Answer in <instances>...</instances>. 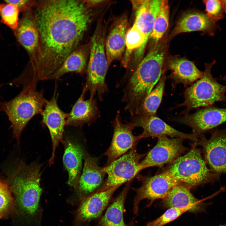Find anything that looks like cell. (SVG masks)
Listing matches in <instances>:
<instances>
[{"label":"cell","mask_w":226,"mask_h":226,"mask_svg":"<svg viewBox=\"0 0 226 226\" xmlns=\"http://www.w3.org/2000/svg\"><path fill=\"white\" fill-rule=\"evenodd\" d=\"M132 180L127 182L122 191L107 209L97 226H129L123 220L124 205Z\"/></svg>","instance_id":"26"},{"label":"cell","mask_w":226,"mask_h":226,"mask_svg":"<svg viewBox=\"0 0 226 226\" xmlns=\"http://www.w3.org/2000/svg\"><path fill=\"white\" fill-rule=\"evenodd\" d=\"M4 1L6 3L16 5L20 11L23 12L30 9L35 3H33V1L26 0H5Z\"/></svg>","instance_id":"35"},{"label":"cell","mask_w":226,"mask_h":226,"mask_svg":"<svg viewBox=\"0 0 226 226\" xmlns=\"http://www.w3.org/2000/svg\"><path fill=\"white\" fill-rule=\"evenodd\" d=\"M113 134L111 144L104 155L107 157L105 166L125 154L134 147L141 139L139 135L135 136L132 130L135 127L132 123L124 124L119 115L113 121Z\"/></svg>","instance_id":"12"},{"label":"cell","mask_w":226,"mask_h":226,"mask_svg":"<svg viewBox=\"0 0 226 226\" xmlns=\"http://www.w3.org/2000/svg\"><path fill=\"white\" fill-rule=\"evenodd\" d=\"M166 170L180 183L191 186L211 181L217 175L208 168L195 146L171 163Z\"/></svg>","instance_id":"7"},{"label":"cell","mask_w":226,"mask_h":226,"mask_svg":"<svg viewBox=\"0 0 226 226\" xmlns=\"http://www.w3.org/2000/svg\"><path fill=\"white\" fill-rule=\"evenodd\" d=\"M33 6L39 43L28 71L31 79L38 82L48 79L77 48L93 14L86 1H40Z\"/></svg>","instance_id":"1"},{"label":"cell","mask_w":226,"mask_h":226,"mask_svg":"<svg viewBox=\"0 0 226 226\" xmlns=\"http://www.w3.org/2000/svg\"><path fill=\"white\" fill-rule=\"evenodd\" d=\"M65 146L63 161L68 174V183L76 186L81 176L84 152L79 144L72 141H67Z\"/></svg>","instance_id":"25"},{"label":"cell","mask_w":226,"mask_h":226,"mask_svg":"<svg viewBox=\"0 0 226 226\" xmlns=\"http://www.w3.org/2000/svg\"><path fill=\"white\" fill-rule=\"evenodd\" d=\"M166 80V78L163 73L156 87L142 102L135 116L146 117L155 116L161 102Z\"/></svg>","instance_id":"28"},{"label":"cell","mask_w":226,"mask_h":226,"mask_svg":"<svg viewBox=\"0 0 226 226\" xmlns=\"http://www.w3.org/2000/svg\"><path fill=\"white\" fill-rule=\"evenodd\" d=\"M187 211H190L189 208H170L158 218L148 222L147 226H163Z\"/></svg>","instance_id":"32"},{"label":"cell","mask_w":226,"mask_h":226,"mask_svg":"<svg viewBox=\"0 0 226 226\" xmlns=\"http://www.w3.org/2000/svg\"><path fill=\"white\" fill-rule=\"evenodd\" d=\"M222 79L223 81H226V74L222 78Z\"/></svg>","instance_id":"38"},{"label":"cell","mask_w":226,"mask_h":226,"mask_svg":"<svg viewBox=\"0 0 226 226\" xmlns=\"http://www.w3.org/2000/svg\"><path fill=\"white\" fill-rule=\"evenodd\" d=\"M157 138L156 145L140 162L143 169L151 167H161L171 163L186 150L181 139L166 136Z\"/></svg>","instance_id":"10"},{"label":"cell","mask_w":226,"mask_h":226,"mask_svg":"<svg viewBox=\"0 0 226 226\" xmlns=\"http://www.w3.org/2000/svg\"><path fill=\"white\" fill-rule=\"evenodd\" d=\"M215 62L214 60L205 63L202 77L185 90L184 101L175 107H186L180 115L186 116L192 109L211 107L217 102L226 100V85L219 83L211 73V69Z\"/></svg>","instance_id":"5"},{"label":"cell","mask_w":226,"mask_h":226,"mask_svg":"<svg viewBox=\"0 0 226 226\" xmlns=\"http://www.w3.org/2000/svg\"><path fill=\"white\" fill-rule=\"evenodd\" d=\"M128 25L125 16L118 18L107 37L105 50L109 66L113 61L121 59L124 53Z\"/></svg>","instance_id":"20"},{"label":"cell","mask_w":226,"mask_h":226,"mask_svg":"<svg viewBox=\"0 0 226 226\" xmlns=\"http://www.w3.org/2000/svg\"><path fill=\"white\" fill-rule=\"evenodd\" d=\"M163 203L169 208H188L191 212L203 210L205 207L204 204L192 195L186 186L180 183L173 188L164 199Z\"/></svg>","instance_id":"24"},{"label":"cell","mask_w":226,"mask_h":226,"mask_svg":"<svg viewBox=\"0 0 226 226\" xmlns=\"http://www.w3.org/2000/svg\"><path fill=\"white\" fill-rule=\"evenodd\" d=\"M162 0H146L132 1L135 10L134 24L145 36L143 45L135 51L134 60L137 62L142 59L145 47L152 33L156 16Z\"/></svg>","instance_id":"11"},{"label":"cell","mask_w":226,"mask_h":226,"mask_svg":"<svg viewBox=\"0 0 226 226\" xmlns=\"http://www.w3.org/2000/svg\"><path fill=\"white\" fill-rule=\"evenodd\" d=\"M164 52L157 44L142 59L128 79L123 91L125 109L133 116L145 97L158 82L163 73Z\"/></svg>","instance_id":"2"},{"label":"cell","mask_w":226,"mask_h":226,"mask_svg":"<svg viewBox=\"0 0 226 226\" xmlns=\"http://www.w3.org/2000/svg\"><path fill=\"white\" fill-rule=\"evenodd\" d=\"M4 183L2 181H1L0 180V187L4 185Z\"/></svg>","instance_id":"39"},{"label":"cell","mask_w":226,"mask_h":226,"mask_svg":"<svg viewBox=\"0 0 226 226\" xmlns=\"http://www.w3.org/2000/svg\"><path fill=\"white\" fill-rule=\"evenodd\" d=\"M144 154L137 153L133 148L127 153L117 159L109 165L102 168L108 175L106 180L94 192L104 191L127 182L135 177L143 169L140 159Z\"/></svg>","instance_id":"8"},{"label":"cell","mask_w":226,"mask_h":226,"mask_svg":"<svg viewBox=\"0 0 226 226\" xmlns=\"http://www.w3.org/2000/svg\"><path fill=\"white\" fill-rule=\"evenodd\" d=\"M131 122L135 127H139L143 129V132L139 135L141 139L166 136L183 140L187 139L196 142L198 141L194 133L189 134L179 131L156 116L146 117L133 116Z\"/></svg>","instance_id":"16"},{"label":"cell","mask_w":226,"mask_h":226,"mask_svg":"<svg viewBox=\"0 0 226 226\" xmlns=\"http://www.w3.org/2000/svg\"><path fill=\"white\" fill-rule=\"evenodd\" d=\"M168 67L171 70L168 78L173 81L174 86L182 83L191 85L200 78L203 72L200 71L192 62L183 58H173L168 62Z\"/></svg>","instance_id":"22"},{"label":"cell","mask_w":226,"mask_h":226,"mask_svg":"<svg viewBox=\"0 0 226 226\" xmlns=\"http://www.w3.org/2000/svg\"><path fill=\"white\" fill-rule=\"evenodd\" d=\"M206 14L200 12L187 13L179 21L172 33L174 36L180 33L195 31L206 32L210 35H214L217 29Z\"/></svg>","instance_id":"23"},{"label":"cell","mask_w":226,"mask_h":226,"mask_svg":"<svg viewBox=\"0 0 226 226\" xmlns=\"http://www.w3.org/2000/svg\"><path fill=\"white\" fill-rule=\"evenodd\" d=\"M198 143L203 147L211 170L216 174H226V131L216 130L209 138L202 137Z\"/></svg>","instance_id":"14"},{"label":"cell","mask_w":226,"mask_h":226,"mask_svg":"<svg viewBox=\"0 0 226 226\" xmlns=\"http://www.w3.org/2000/svg\"><path fill=\"white\" fill-rule=\"evenodd\" d=\"M218 226H226V223L220 225Z\"/></svg>","instance_id":"40"},{"label":"cell","mask_w":226,"mask_h":226,"mask_svg":"<svg viewBox=\"0 0 226 226\" xmlns=\"http://www.w3.org/2000/svg\"><path fill=\"white\" fill-rule=\"evenodd\" d=\"M11 193L6 183L0 187V219L8 213L13 204Z\"/></svg>","instance_id":"34"},{"label":"cell","mask_w":226,"mask_h":226,"mask_svg":"<svg viewBox=\"0 0 226 226\" xmlns=\"http://www.w3.org/2000/svg\"><path fill=\"white\" fill-rule=\"evenodd\" d=\"M224 13L226 14V0H222Z\"/></svg>","instance_id":"37"},{"label":"cell","mask_w":226,"mask_h":226,"mask_svg":"<svg viewBox=\"0 0 226 226\" xmlns=\"http://www.w3.org/2000/svg\"><path fill=\"white\" fill-rule=\"evenodd\" d=\"M85 50L83 48H77L65 58L61 67L48 80H56L68 73L74 72L82 74L87 66Z\"/></svg>","instance_id":"27"},{"label":"cell","mask_w":226,"mask_h":226,"mask_svg":"<svg viewBox=\"0 0 226 226\" xmlns=\"http://www.w3.org/2000/svg\"><path fill=\"white\" fill-rule=\"evenodd\" d=\"M87 92L83 87L82 94L67 113L65 126H81L84 124H91L100 116L96 101L94 98L85 100Z\"/></svg>","instance_id":"19"},{"label":"cell","mask_w":226,"mask_h":226,"mask_svg":"<svg viewBox=\"0 0 226 226\" xmlns=\"http://www.w3.org/2000/svg\"><path fill=\"white\" fill-rule=\"evenodd\" d=\"M109 66L104 46V30L100 24L95 29L91 41L90 52L84 86L90 98L97 94L100 100L108 91L105 78Z\"/></svg>","instance_id":"6"},{"label":"cell","mask_w":226,"mask_h":226,"mask_svg":"<svg viewBox=\"0 0 226 226\" xmlns=\"http://www.w3.org/2000/svg\"><path fill=\"white\" fill-rule=\"evenodd\" d=\"M169 7L167 0H162L155 18L150 37L156 43L160 40L168 28Z\"/></svg>","instance_id":"30"},{"label":"cell","mask_w":226,"mask_h":226,"mask_svg":"<svg viewBox=\"0 0 226 226\" xmlns=\"http://www.w3.org/2000/svg\"><path fill=\"white\" fill-rule=\"evenodd\" d=\"M145 41L144 35L133 24L128 30L126 35L125 50L121 60V64L123 67L128 68L133 51L140 48Z\"/></svg>","instance_id":"29"},{"label":"cell","mask_w":226,"mask_h":226,"mask_svg":"<svg viewBox=\"0 0 226 226\" xmlns=\"http://www.w3.org/2000/svg\"><path fill=\"white\" fill-rule=\"evenodd\" d=\"M142 181L141 186L135 189L136 193L133 202L135 214L137 213L142 200L146 199L153 202L157 199H164L174 187L180 183L166 170L154 176L143 178Z\"/></svg>","instance_id":"9"},{"label":"cell","mask_w":226,"mask_h":226,"mask_svg":"<svg viewBox=\"0 0 226 226\" xmlns=\"http://www.w3.org/2000/svg\"><path fill=\"white\" fill-rule=\"evenodd\" d=\"M24 12L14 30V34L19 43L30 56L32 62L35 58L38 47L39 33L32 12L30 9Z\"/></svg>","instance_id":"17"},{"label":"cell","mask_w":226,"mask_h":226,"mask_svg":"<svg viewBox=\"0 0 226 226\" xmlns=\"http://www.w3.org/2000/svg\"><path fill=\"white\" fill-rule=\"evenodd\" d=\"M36 85L24 84L22 90L15 97L8 101H0V110L8 116L13 136L18 143L29 121L35 115L41 114L48 101L44 96V90H37Z\"/></svg>","instance_id":"4"},{"label":"cell","mask_w":226,"mask_h":226,"mask_svg":"<svg viewBox=\"0 0 226 226\" xmlns=\"http://www.w3.org/2000/svg\"><path fill=\"white\" fill-rule=\"evenodd\" d=\"M20 11L15 5L6 3L0 4V16L2 22L14 30L18 24Z\"/></svg>","instance_id":"31"},{"label":"cell","mask_w":226,"mask_h":226,"mask_svg":"<svg viewBox=\"0 0 226 226\" xmlns=\"http://www.w3.org/2000/svg\"><path fill=\"white\" fill-rule=\"evenodd\" d=\"M93 193L82 202L78 210L77 219L81 223L88 224L98 217L107 206L112 195L119 187Z\"/></svg>","instance_id":"18"},{"label":"cell","mask_w":226,"mask_h":226,"mask_svg":"<svg viewBox=\"0 0 226 226\" xmlns=\"http://www.w3.org/2000/svg\"><path fill=\"white\" fill-rule=\"evenodd\" d=\"M203 2L206 14L212 22L215 24L223 18L224 11L222 0H204Z\"/></svg>","instance_id":"33"},{"label":"cell","mask_w":226,"mask_h":226,"mask_svg":"<svg viewBox=\"0 0 226 226\" xmlns=\"http://www.w3.org/2000/svg\"><path fill=\"white\" fill-rule=\"evenodd\" d=\"M41 165H27L20 161L9 173L7 184L20 208L30 215L37 210L42 190L40 182Z\"/></svg>","instance_id":"3"},{"label":"cell","mask_w":226,"mask_h":226,"mask_svg":"<svg viewBox=\"0 0 226 226\" xmlns=\"http://www.w3.org/2000/svg\"><path fill=\"white\" fill-rule=\"evenodd\" d=\"M87 3L91 7L103 3L104 1L100 0H86Z\"/></svg>","instance_id":"36"},{"label":"cell","mask_w":226,"mask_h":226,"mask_svg":"<svg viewBox=\"0 0 226 226\" xmlns=\"http://www.w3.org/2000/svg\"><path fill=\"white\" fill-rule=\"evenodd\" d=\"M41 115L42 123L48 127L52 143V152L49 160V165L51 166L54 162L56 148L60 143H64L63 136L67 115L60 109L57 104L55 91Z\"/></svg>","instance_id":"13"},{"label":"cell","mask_w":226,"mask_h":226,"mask_svg":"<svg viewBox=\"0 0 226 226\" xmlns=\"http://www.w3.org/2000/svg\"><path fill=\"white\" fill-rule=\"evenodd\" d=\"M178 122L190 127L198 135L226 122V108L209 107L177 119Z\"/></svg>","instance_id":"15"},{"label":"cell","mask_w":226,"mask_h":226,"mask_svg":"<svg viewBox=\"0 0 226 226\" xmlns=\"http://www.w3.org/2000/svg\"><path fill=\"white\" fill-rule=\"evenodd\" d=\"M83 158L84 164L83 171L78 185L81 193L90 195L93 192L94 193L102 185L106 174L103 170L102 168L98 165L97 158L84 152Z\"/></svg>","instance_id":"21"}]
</instances>
